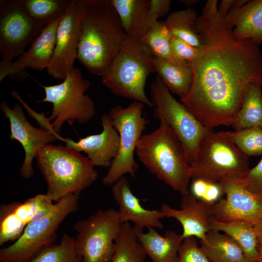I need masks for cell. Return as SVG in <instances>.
Here are the masks:
<instances>
[{
	"label": "cell",
	"mask_w": 262,
	"mask_h": 262,
	"mask_svg": "<svg viewBox=\"0 0 262 262\" xmlns=\"http://www.w3.org/2000/svg\"><path fill=\"white\" fill-rule=\"evenodd\" d=\"M196 24L201 45L189 63L192 81L180 101L206 128L231 126L246 86L262 81V54L252 40L233 36L216 0L207 1Z\"/></svg>",
	"instance_id": "obj_1"
},
{
	"label": "cell",
	"mask_w": 262,
	"mask_h": 262,
	"mask_svg": "<svg viewBox=\"0 0 262 262\" xmlns=\"http://www.w3.org/2000/svg\"><path fill=\"white\" fill-rule=\"evenodd\" d=\"M126 35L109 0H91L82 20L77 59L101 76L120 51Z\"/></svg>",
	"instance_id": "obj_2"
},
{
	"label": "cell",
	"mask_w": 262,
	"mask_h": 262,
	"mask_svg": "<svg viewBox=\"0 0 262 262\" xmlns=\"http://www.w3.org/2000/svg\"><path fill=\"white\" fill-rule=\"evenodd\" d=\"M160 121L156 130L141 136L135 152L151 173L183 196L189 193L191 166L177 135Z\"/></svg>",
	"instance_id": "obj_3"
},
{
	"label": "cell",
	"mask_w": 262,
	"mask_h": 262,
	"mask_svg": "<svg viewBox=\"0 0 262 262\" xmlns=\"http://www.w3.org/2000/svg\"><path fill=\"white\" fill-rule=\"evenodd\" d=\"M36 158L47 185L46 194L55 202L66 196L80 194L98 178L89 159L66 146L47 145Z\"/></svg>",
	"instance_id": "obj_4"
},
{
	"label": "cell",
	"mask_w": 262,
	"mask_h": 262,
	"mask_svg": "<svg viewBox=\"0 0 262 262\" xmlns=\"http://www.w3.org/2000/svg\"><path fill=\"white\" fill-rule=\"evenodd\" d=\"M153 58L146 45L126 36L118 54L101 76L102 83L114 95L152 108L145 87L148 76L155 72Z\"/></svg>",
	"instance_id": "obj_5"
},
{
	"label": "cell",
	"mask_w": 262,
	"mask_h": 262,
	"mask_svg": "<svg viewBox=\"0 0 262 262\" xmlns=\"http://www.w3.org/2000/svg\"><path fill=\"white\" fill-rule=\"evenodd\" d=\"M192 179L219 183L228 178H239L250 169L248 158L226 134L209 129L202 139L195 160L190 164Z\"/></svg>",
	"instance_id": "obj_6"
},
{
	"label": "cell",
	"mask_w": 262,
	"mask_h": 262,
	"mask_svg": "<svg viewBox=\"0 0 262 262\" xmlns=\"http://www.w3.org/2000/svg\"><path fill=\"white\" fill-rule=\"evenodd\" d=\"M45 96L38 102L52 104L51 114L48 119L53 130L59 133L66 122L70 124L89 122L96 115L93 99L85 92L90 82L83 77L81 69L74 67L63 81L57 84L46 86L39 83Z\"/></svg>",
	"instance_id": "obj_7"
},
{
	"label": "cell",
	"mask_w": 262,
	"mask_h": 262,
	"mask_svg": "<svg viewBox=\"0 0 262 262\" xmlns=\"http://www.w3.org/2000/svg\"><path fill=\"white\" fill-rule=\"evenodd\" d=\"M79 196L63 197L48 214L30 223L17 240L0 249V262H28L44 247L55 243L60 225L78 209Z\"/></svg>",
	"instance_id": "obj_8"
},
{
	"label": "cell",
	"mask_w": 262,
	"mask_h": 262,
	"mask_svg": "<svg viewBox=\"0 0 262 262\" xmlns=\"http://www.w3.org/2000/svg\"><path fill=\"white\" fill-rule=\"evenodd\" d=\"M154 117L163 120L180 141L191 164L196 159L200 142L210 128L204 126L182 104L178 101L157 75L150 86Z\"/></svg>",
	"instance_id": "obj_9"
},
{
	"label": "cell",
	"mask_w": 262,
	"mask_h": 262,
	"mask_svg": "<svg viewBox=\"0 0 262 262\" xmlns=\"http://www.w3.org/2000/svg\"><path fill=\"white\" fill-rule=\"evenodd\" d=\"M144 105L134 101L126 107L116 105L108 113L119 136V147L116 157L103 178L105 185H113L126 174L135 177L138 165L134 154L148 122L143 115Z\"/></svg>",
	"instance_id": "obj_10"
},
{
	"label": "cell",
	"mask_w": 262,
	"mask_h": 262,
	"mask_svg": "<svg viewBox=\"0 0 262 262\" xmlns=\"http://www.w3.org/2000/svg\"><path fill=\"white\" fill-rule=\"evenodd\" d=\"M121 224L118 211L113 208L76 222L75 249L81 262H111Z\"/></svg>",
	"instance_id": "obj_11"
},
{
	"label": "cell",
	"mask_w": 262,
	"mask_h": 262,
	"mask_svg": "<svg viewBox=\"0 0 262 262\" xmlns=\"http://www.w3.org/2000/svg\"><path fill=\"white\" fill-rule=\"evenodd\" d=\"M91 0H70L61 18L56 33V42L48 74L56 80H64L74 67L81 25Z\"/></svg>",
	"instance_id": "obj_12"
},
{
	"label": "cell",
	"mask_w": 262,
	"mask_h": 262,
	"mask_svg": "<svg viewBox=\"0 0 262 262\" xmlns=\"http://www.w3.org/2000/svg\"><path fill=\"white\" fill-rule=\"evenodd\" d=\"M44 28L28 15L21 0L0 1V53L13 61L25 52Z\"/></svg>",
	"instance_id": "obj_13"
},
{
	"label": "cell",
	"mask_w": 262,
	"mask_h": 262,
	"mask_svg": "<svg viewBox=\"0 0 262 262\" xmlns=\"http://www.w3.org/2000/svg\"><path fill=\"white\" fill-rule=\"evenodd\" d=\"M0 108L10 122V140L19 142L24 150L25 157L19 170L20 175L24 179H30L34 174L33 162L38 152L56 139L47 130L35 128L30 124L24 114L21 103H16L11 108L6 100H2Z\"/></svg>",
	"instance_id": "obj_14"
},
{
	"label": "cell",
	"mask_w": 262,
	"mask_h": 262,
	"mask_svg": "<svg viewBox=\"0 0 262 262\" xmlns=\"http://www.w3.org/2000/svg\"><path fill=\"white\" fill-rule=\"evenodd\" d=\"M219 183L225 197L215 203L213 218L245 221L253 225L262 219V195L250 191L235 178H225Z\"/></svg>",
	"instance_id": "obj_15"
},
{
	"label": "cell",
	"mask_w": 262,
	"mask_h": 262,
	"mask_svg": "<svg viewBox=\"0 0 262 262\" xmlns=\"http://www.w3.org/2000/svg\"><path fill=\"white\" fill-rule=\"evenodd\" d=\"M61 18L43 28L28 49L15 61L1 60L0 82L7 77L13 81L21 82L28 75L27 68L42 71L50 66L55 46L56 30Z\"/></svg>",
	"instance_id": "obj_16"
},
{
	"label": "cell",
	"mask_w": 262,
	"mask_h": 262,
	"mask_svg": "<svg viewBox=\"0 0 262 262\" xmlns=\"http://www.w3.org/2000/svg\"><path fill=\"white\" fill-rule=\"evenodd\" d=\"M46 194H39L24 201H14L0 206V246L15 242L33 221L48 214L54 206Z\"/></svg>",
	"instance_id": "obj_17"
},
{
	"label": "cell",
	"mask_w": 262,
	"mask_h": 262,
	"mask_svg": "<svg viewBox=\"0 0 262 262\" xmlns=\"http://www.w3.org/2000/svg\"><path fill=\"white\" fill-rule=\"evenodd\" d=\"M102 131L81 138L75 142L59 135L57 140L66 143V147L83 152L94 166L109 168L116 157L119 147V136L109 114L101 117Z\"/></svg>",
	"instance_id": "obj_18"
},
{
	"label": "cell",
	"mask_w": 262,
	"mask_h": 262,
	"mask_svg": "<svg viewBox=\"0 0 262 262\" xmlns=\"http://www.w3.org/2000/svg\"><path fill=\"white\" fill-rule=\"evenodd\" d=\"M214 204L197 199L189 193L183 196L180 210L163 204L161 210L165 217L173 218L181 224L183 238L195 237L202 241L212 229Z\"/></svg>",
	"instance_id": "obj_19"
},
{
	"label": "cell",
	"mask_w": 262,
	"mask_h": 262,
	"mask_svg": "<svg viewBox=\"0 0 262 262\" xmlns=\"http://www.w3.org/2000/svg\"><path fill=\"white\" fill-rule=\"evenodd\" d=\"M112 191L114 199L119 206L121 223L131 221L133 229L142 231L149 227L162 229L160 219L165 217L162 211L148 210L143 207L139 199L132 193L127 179L123 176L112 185Z\"/></svg>",
	"instance_id": "obj_20"
},
{
	"label": "cell",
	"mask_w": 262,
	"mask_h": 262,
	"mask_svg": "<svg viewBox=\"0 0 262 262\" xmlns=\"http://www.w3.org/2000/svg\"><path fill=\"white\" fill-rule=\"evenodd\" d=\"M224 17L235 38L262 44V0H247L241 7L231 8Z\"/></svg>",
	"instance_id": "obj_21"
},
{
	"label": "cell",
	"mask_w": 262,
	"mask_h": 262,
	"mask_svg": "<svg viewBox=\"0 0 262 262\" xmlns=\"http://www.w3.org/2000/svg\"><path fill=\"white\" fill-rule=\"evenodd\" d=\"M109 0L129 37L140 40L157 22L150 14L149 0Z\"/></svg>",
	"instance_id": "obj_22"
},
{
	"label": "cell",
	"mask_w": 262,
	"mask_h": 262,
	"mask_svg": "<svg viewBox=\"0 0 262 262\" xmlns=\"http://www.w3.org/2000/svg\"><path fill=\"white\" fill-rule=\"evenodd\" d=\"M147 233L134 229L138 241L146 255L152 262H176L180 246L183 240L181 234L167 230L164 235L149 227Z\"/></svg>",
	"instance_id": "obj_23"
},
{
	"label": "cell",
	"mask_w": 262,
	"mask_h": 262,
	"mask_svg": "<svg viewBox=\"0 0 262 262\" xmlns=\"http://www.w3.org/2000/svg\"><path fill=\"white\" fill-rule=\"evenodd\" d=\"M200 244L211 262H249L239 245L224 233L211 229Z\"/></svg>",
	"instance_id": "obj_24"
},
{
	"label": "cell",
	"mask_w": 262,
	"mask_h": 262,
	"mask_svg": "<svg viewBox=\"0 0 262 262\" xmlns=\"http://www.w3.org/2000/svg\"><path fill=\"white\" fill-rule=\"evenodd\" d=\"M211 228L231 238L241 247L249 262L257 261L259 245L253 224L245 221H222L213 218Z\"/></svg>",
	"instance_id": "obj_25"
},
{
	"label": "cell",
	"mask_w": 262,
	"mask_h": 262,
	"mask_svg": "<svg viewBox=\"0 0 262 262\" xmlns=\"http://www.w3.org/2000/svg\"><path fill=\"white\" fill-rule=\"evenodd\" d=\"M155 72L170 92L180 97L189 91L192 81V70L188 63H174L166 60L153 58Z\"/></svg>",
	"instance_id": "obj_26"
},
{
	"label": "cell",
	"mask_w": 262,
	"mask_h": 262,
	"mask_svg": "<svg viewBox=\"0 0 262 262\" xmlns=\"http://www.w3.org/2000/svg\"><path fill=\"white\" fill-rule=\"evenodd\" d=\"M262 81L250 82L246 87L238 114L232 124L236 131L262 127Z\"/></svg>",
	"instance_id": "obj_27"
},
{
	"label": "cell",
	"mask_w": 262,
	"mask_h": 262,
	"mask_svg": "<svg viewBox=\"0 0 262 262\" xmlns=\"http://www.w3.org/2000/svg\"><path fill=\"white\" fill-rule=\"evenodd\" d=\"M197 13L191 8L170 13L165 24L173 36L178 37L196 48L201 45L200 35L196 29Z\"/></svg>",
	"instance_id": "obj_28"
},
{
	"label": "cell",
	"mask_w": 262,
	"mask_h": 262,
	"mask_svg": "<svg viewBox=\"0 0 262 262\" xmlns=\"http://www.w3.org/2000/svg\"><path fill=\"white\" fill-rule=\"evenodd\" d=\"M146 256L133 227L129 222L122 223L115 240V250L111 262H145Z\"/></svg>",
	"instance_id": "obj_29"
},
{
	"label": "cell",
	"mask_w": 262,
	"mask_h": 262,
	"mask_svg": "<svg viewBox=\"0 0 262 262\" xmlns=\"http://www.w3.org/2000/svg\"><path fill=\"white\" fill-rule=\"evenodd\" d=\"M172 36L165 21H158L139 40L150 49L154 57L174 63H187L178 59L174 55L171 47Z\"/></svg>",
	"instance_id": "obj_30"
},
{
	"label": "cell",
	"mask_w": 262,
	"mask_h": 262,
	"mask_svg": "<svg viewBox=\"0 0 262 262\" xmlns=\"http://www.w3.org/2000/svg\"><path fill=\"white\" fill-rule=\"evenodd\" d=\"M70 0H21L30 17L44 28L65 14Z\"/></svg>",
	"instance_id": "obj_31"
},
{
	"label": "cell",
	"mask_w": 262,
	"mask_h": 262,
	"mask_svg": "<svg viewBox=\"0 0 262 262\" xmlns=\"http://www.w3.org/2000/svg\"><path fill=\"white\" fill-rule=\"evenodd\" d=\"M75 249V237L64 233L58 244L42 249L28 262H81Z\"/></svg>",
	"instance_id": "obj_32"
},
{
	"label": "cell",
	"mask_w": 262,
	"mask_h": 262,
	"mask_svg": "<svg viewBox=\"0 0 262 262\" xmlns=\"http://www.w3.org/2000/svg\"><path fill=\"white\" fill-rule=\"evenodd\" d=\"M225 132L241 152L248 158L262 154V127Z\"/></svg>",
	"instance_id": "obj_33"
},
{
	"label": "cell",
	"mask_w": 262,
	"mask_h": 262,
	"mask_svg": "<svg viewBox=\"0 0 262 262\" xmlns=\"http://www.w3.org/2000/svg\"><path fill=\"white\" fill-rule=\"evenodd\" d=\"M191 192V194L197 199L211 203H216L223 194L219 183L200 179H192Z\"/></svg>",
	"instance_id": "obj_34"
},
{
	"label": "cell",
	"mask_w": 262,
	"mask_h": 262,
	"mask_svg": "<svg viewBox=\"0 0 262 262\" xmlns=\"http://www.w3.org/2000/svg\"><path fill=\"white\" fill-rule=\"evenodd\" d=\"M197 239L195 237L183 239L176 262H211L201 250Z\"/></svg>",
	"instance_id": "obj_35"
},
{
	"label": "cell",
	"mask_w": 262,
	"mask_h": 262,
	"mask_svg": "<svg viewBox=\"0 0 262 262\" xmlns=\"http://www.w3.org/2000/svg\"><path fill=\"white\" fill-rule=\"evenodd\" d=\"M250 191L262 195V158L257 164L242 177L235 178Z\"/></svg>",
	"instance_id": "obj_36"
},
{
	"label": "cell",
	"mask_w": 262,
	"mask_h": 262,
	"mask_svg": "<svg viewBox=\"0 0 262 262\" xmlns=\"http://www.w3.org/2000/svg\"><path fill=\"white\" fill-rule=\"evenodd\" d=\"M171 47L172 52L176 58L188 63L192 62L199 53V48H196L173 35L171 37Z\"/></svg>",
	"instance_id": "obj_37"
},
{
	"label": "cell",
	"mask_w": 262,
	"mask_h": 262,
	"mask_svg": "<svg viewBox=\"0 0 262 262\" xmlns=\"http://www.w3.org/2000/svg\"><path fill=\"white\" fill-rule=\"evenodd\" d=\"M170 0H149L150 14L156 21L158 19L166 15L170 9Z\"/></svg>",
	"instance_id": "obj_38"
},
{
	"label": "cell",
	"mask_w": 262,
	"mask_h": 262,
	"mask_svg": "<svg viewBox=\"0 0 262 262\" xmlns=\"http://www.w3.org/2000/svg\"><path fill=\"white\" fill-rule=\"evenodd\" d=\"M233 0H222L218 8V12L220 15L226 16L232 7Z\"/></svg>",
	"instance_id": "obj_39"
},
{
	"label": "cell",
	"mask_w": 262,
	"mask_h": 262,
	"mask_svg": "<svg viewBox=\"0 0 262 262\" xmlns=\"http://www.w3.org/2000/svg\"><path fill=\"white\" fill-rule=\"evenodd\" d=\"M256 231L258 245L262 244V219H261L257 223L254 225Z\"/></svg>",
	"instance_id": "obj_40"
},
{
	"label": "cell",
	"mask_w": 262,
	"mask_h": 262,
	"mask_svg": "<svg viewBox=\"0 0 262 262\" xmlns=\"http://www.w3.org/2000/svg\"><path fill=\"white\" fill-rule=\"evenodd\" d=\"M181 2L183 3L185 5L190 8V7L195 4L197 2V0H180Z\"/></svg>",
	"instance_id": "obj_41"
},
{
	"label": "cell",
	"mask_w": 262,
	"mask_h": 262,
	"mask_svg": "<svg viewBox=\"0 0 262 262\" xmlns=\"http://www.w3.org/2000/svg\"><path fill=\"white\" fill-rule=\"evenodd\" d=\"M257 261H262V244L258 246V257Z\"/></svg>",
	"instance_id": "obj_42"
},
{
	"label": "cell",
	"mask_w": 262,
	"mask_h": 262,
	"mask_svg": "<svg viewBox=\"0 0 262 262\" xmlns=\"http://www.w3.org/2000/svg\"><path fill=\"white\" fill-rule=\"evenodd\" d=\"M256 262H262V261H256Z\"/></svg>",
	"instance_id": "obj_43"
}]
</instances>
